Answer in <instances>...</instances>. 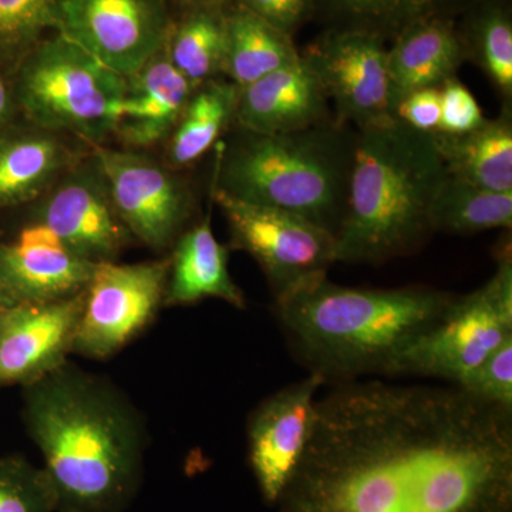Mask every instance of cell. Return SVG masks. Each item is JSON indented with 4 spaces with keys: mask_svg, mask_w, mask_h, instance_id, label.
<instances>
[{
    "mask_svg": "<svg viewBox=\"0 0 512 512\" xmlns=\"http://www.w3.org/2000/svg\"><path fill=\"white\" fill-rule=\"evenodd\" d=\"M279 512H512V409L456 386L335 384Z\"/></svg>",
    "mask_w": 512,
    "mask_h": 512,
    "instance_id": "1",
    "label": "cell"
},
{
    "mask_svg": "<svg viewBox=\"0 0 512 512\" xmlns=\"http://www.w3.org/2000/svg\"><path fill=\"white\" fill-rule=\"evenodd\" d=\"M22 417L56 512H124L136 500L147 426L117 384L67 360L23 387Z\"/></svg>",
    "mask_w": 512,
    "mask_h": 512,
    "instance_id": "2",
    "label": "cell"
},
{
    "mask_svg": "<svg viewBox=\"0 0 512 512\" xmlns=\"http://www.w3.org/2000/svg\"><path fill=\"white\" fill-rule=\"evenodd\" d=\"M457 295L427 288H349L328 276L275 299L293 355L325 383L389 377L394 360L444 315Z\"/></svg>",
    "mask_w": 512,
    "mask_h": 512,
    "instance_id": "3",
    "label": "cell"
},
{
    "mask_svg": "<svg viewBox=\"0 0 512 512\" xmlns=\"http://www.w3.org/2000/svg\"><path fill=\"white\" fill-rule=\"evenodd\" d=\"M356 131L336 262L382 265L416 254L434 234L431 202L447 175L433 133L396 117Z\"/></svg>",
    "mask_w": 512,
    "mask_h": 512,
    "instance_id": "4",
    "label": "cell"
},
{
    "mask_svg": "<svg viewBox=\"0 0 512 512\" xmlns=\"http://www.w3.org/2000/svg\"><path fill=\"white\" fill-rule=\"evenodd\" d=\"M355 128L339 121L281 134L239 130L218 148L212 188L291 212L338 235L348 205Z\"/></svg>",
    "mask_w": 512,
    "mask_h": 512,
    "instance_id": "5",
    "label": "cell"
},
{
    "mask_svg": "<svg viewBox=\"0 0 512 512\" xmlns=\"http://www.w3.org/2000/svg\"><path fill=\"white\" fill-rule=\"evenodd\" d=\"M13 76V100L32 126L93 144L113 134L127 79L67 37H45Z\"/></svg>",
    "mask_w": 512,
    "mask_h": 512,
    "instance_id": "6",
    "label": "cell"
},
{
    "mask_svg": "<svg viewBox=\"0 0 512 512\" xmlns=\"http://www.w3.org/2000/svg\"><path fill=\"white\" fill-rule=\"evenodd\" d=\"M498 249L494 275L477 291L456 296L444 315L397 356L389 377H431L458 386L512 338L510 239Z\"/></svg>",
    "mask_w": 512,
    "mask_h": 512,
    "instance_id": "7",
    "label": "cell"
},
{
    "mask_svg": "<svg viewBox=\"0 0 512 512\" xmlns=\"http://www.w3.org/2000/svg\"><path fill=\"white\" fill-rule=\"evenodd\" d=\"M228 222L231 248L261 266L274 298L323 278L336 262V238L291 212L251 204L211 187Z\"/></svg>",
    "mask_w": 512,
    "mask_h": 512,
    "instance_id": "8",
    "label": "cell"
},
{
    "mask_svg": "<svg viewBox=\"0 0 512 512\" xmlns=\"http://www.w3.org/2000/svg\"><path fill=\"white\" fill-rule=\"evenodd\" d=\"M170 258L96 266L84 292L72 355L90 360L116 356L140 336L164 308Z\"/></svg>",
    "mask_w": 512,
    "mask_h": 512,
    "instance_id": "9",
    "label": "cell"
},
{
    "mask_svg": "<svg viewBox=\"0 0 512 512\" xmlns=\"http://www.w3.org/2000/svg\"><path fill=\"white\" fill-rule=\"evenodd\" d=\"M114 207L134 241L153 251L173 248L194 215V195L173 168L130 148H96Z\"/></svg>",
    "mask_w": 512,
    "mask_h": 512,
    "instance_id": "10",
    "label": "cell"
},
{
    "mask_svg": "<svg viewBox=\"0 0 512 512\" xmlns=\"http://www.w3.org/2000/svg\"><path fill=\"white\" fill-rule=\"evenodd\" d=\"M171 26L165 0H62L56 30L128 79L164 49Z\"/></svg>",
    "mask_w": 512,
    "mask_h": 512,
    "instance_id": "11",
    "label": "cell"
},
{
    "mask_svg": "<svg viewBox=\"0 0 512 512\" xmlns=\"http://www.w3.org/2000/svg\"><path fill=\"white\" fill-rule=\"evenodd\" d=\"M29 222L49 228L93 264L116 262L134 241L114 207L97 158H80L35 201Z\"/></svg>",
    "mask_w": 512,
    "mask_h": 512,
    "instance_id": "12",
    "label": "cell"
},
{
    "mask_svg": "<svg viewBox=\"0 0 512 512\" xmlns=\"http://www.w3.org/2000/svg\"><path fill=\"white\" fill-rule=\"evenodd\" d=\"M303 57L318 74L340 124L363 130L393 119L382 37L363 29L346 30Z\"/></svg>",
    "mask_w": 512,
    "mask_h": 512,
    "instance_id": "13",
    "label": "cell"
},
{
    "mask_svg": "<svg viewBox=\"0 0 512 512\" xmlns=\"http://www.w3.org/2000/svg\"><path fill=\"white\" fill-rule=\"evenodd\" d=\"M323 384L320 377L309 375L269 396L249 416V466L265 503H278L301 460Z\"/></svg>",
    "mask_w": 512,
    "mask_h": 512,
    "instance_id": "14",
    "label": "cell"
},
{
    "mask_svg": "<svg viewBox=\"0 0 512 512\" xmlns=\"http://www.w3.org/2000/svg\"><path fill=\"white\" fill-rule=\"evenodd\" d=\"M84 292L63 301L15 303L3 313L0 387L28 386L69 360L82 318Z\"/></svg>",
    "mask_w": 512,
    "mask_h": 512,
    "instance_id": "15",
    "label": "cell"
},
{
    "mask_svg": "<svg viewBox=\"0 0 512 512\" xmlns=\"http://www.w3.org/2000/svg\"><path fill=\"white\" fill-rule=\"evenodd\" d=\"M96 266L36 222H29L10 241L0 242V289L15 303L74 298L86 291Z\"/></svg>",
    "mask_w": 512,
    "mask_h": 512,
    "instance_id": "16",
    "label": "cell"
},
{
    "mask_svg": "<svg viewBox=\"0 0 512 512\" xmlns=\"http://www.w3.org/2000/svg\"><path fill=\"white\" fill-rule=\"evenodd\" d=\"M336 121L325 87L301 55L239 89L234 126L258 134H281Z\"/></svg>",
    "mask_w": 512,
    "mask_h": 512,
    "instance_id": "17",
    "label": "cell"
},
{
    "mask_svg": "<svg viewBox=\"0 0 512 512\" xmlns=\"http://www.w3.org/2000/svg\"><path fill=\"white\" fill-rule=\"evenodd\" d=\"M194 90L161 50L140 72L128 77L114 136L130 150H144L167 140Z\"/></svg>",
    "mask_w": 512,
    "mask_h": 512,
    "instance_id": "18",
    "label": "cell"
},
{
    "mask_svg": "<svg viewBox=\"0 0 512 512\" xmlns=\"http://www.w3.org/2000/svg\"><path fill=\"white\" fill-rule=\"evenodd\" d=\"M228 248L215 238L211 212L185 229L173 245L165 288L164 308L190 306L220 299L237 309L247 308L244 292L229 274Z\"/></svg>",
    "mask_w": 512,
    "mask_h": 512,
    "instance_id": "19",
    "label": "cell"
},
{
    "mask_svg": "<svg viewBox=\"0 0 512 512\" xmlns=\"http://www.w3.org/2000/svg\"><path fill=\"white\" fill-rule=\"evenodd\" d=\"M464 60L461 36L450 20H424L404 29L392 49L387 50L392 113L407 94L440 87L457 77Z\"/></svg>",
    "mask_w": 512,
    "mask_h": 512,
    "instance_id": "20",
    "label": "cell"
},
{
    "mask_svg": "<svg viewBox=\"0 0 512 512\" xmlns=\"http://www.w3.org/2000/svg\"><path fill=\"white\" fill-rule=\"evenodd\" d=\"M79 160L62 134L6 127L0 133V208L35 202Z\"/></svg>",
    "mask_w": 512,
    "mask_h": 512,
    "instance_id": "21",
    "label": "cell"
},
{
    "mask_svg": "<svg viewBox=\"0 0 512 512\" xmlns=\"http://www.w3.org/2000/svg\"><path fill=\"white\" fill-rule=\"evenodd\" d=\"M433 136L447 175L491 191H512L511 104L476 130L457 136L434 131Z\"/></svg>",
    "mask_w": 512,
    "mask_h": 512,
    "instance_id": "22",
    "label": "cell"
},
{
    "mask_svg": "<svg viewBox=\"0 0 512 512\" xmlns=\"http://www.w3.org/2000/svg\"><path fill=\"white\" fill-rule=\"evenodd\" d=\"M238 96L237 84L222 76L194 90L167 138V161L173 170L197 163L218 143L235 123Z\"/></svg>",
    "mask_w": 512,
    "mask_h": 512,
    "instance_id": "23",
    "label": "cell"
},
{
    "mask_svg": "<svg viewBox=\"0 0 512 512\" xmlns=\"http://www.w3.org/2000/svg\"><path fill=\"white\" fill-rule=\"evenodd\" d=\"M225 29L227 42L222 77L237 84L239 89L301 57L291 36L248 9H237L225 15Z\"/></svg>",
    "mask_w": 512,
    "mask_h": 512,
    "instance_id": "24",
    "label": "cell"
},
{
    "mask_svg": "<svg viewBox=\"0 0 512 512\" xmlns=\"http://www.w3.org/2000/svg\"><path fill=\"white\" fill-rule=\"evenodd\" d=\"M436 232L471 235L512 227V191L497 192L446 175L430 207Z\"/></svg>",
    "mask_w": 512,
    "mask_h": 512,
    "instance_id": "25",
    "label": "cell"
},
{
    "mask_svg": "<svg viewBox=\"0 0 512 512\" xmlns=\"http://www.w3.org/2000/svg\"><path fill=\"white\" fill-rule=\"evenodd\" d=\"M225 42V13L220 8L191 9L178 25L171 26L164 52L175 69L197 89L222 76Z\"/></svg>",
    "mask_w": 512,
    "mask_h": 512,
    "instance_id": "26",
    "label": "cell"
},
{
    "mask_svg": "<svg viewBox=\"0 0 512 512\" xmlns=\"http://www.w3.org/2000/svg\"><path fill=\"white\" fill-rule=\"evenodd\" d=\"M464 53L474 60L503 97L512 101V23L507 10L497 5L481 9L471 23Z\"/></svg>",
    "mask_w": 512,
    "mask_h": 512,
    "instance_id": "27",
    "label": "cell"
},
{
    "mask_svg": "<svg viewBox=\"0 0 512 512\" xmlns=\"http://www.w3.org/2000/svg\"><path fill=\"white\" fill-rule=\"evenodd\" d=\"M62 0H0V70L13 74L23 57L56 29Z\"/></svg>",
    "mask_w": 512,
    "mask_h": 512,
    "instance_id": "28",
    "label": "cell"
},
{
    "mask_svg": "<svg viewBox=\"0 0 512 512\" xmlns=\"http://www.w3.org/2000/svg\"><path fill=\"white\" fill-rule=\"evenodd\" d=\"M466 0H333L356 28L397 37L404 29L430 19H448Z\"/></svg>",
    "mask_w": 512,
    "mask_h": 512,
    "instance_id": "29",
    "label": "cell"
},
{
    "mask_svg": "<svg viewBox=\"0 0 512 512\" xmlns=\"http://www.w3.org/2000/svg\"><path fill=\"white\" fill-rule=\"evenodd\" d=\"M0 512H56L42 467L19 454L0 456Z\"/></svg>",
    "mask_w": 512,
    "mask_h": 512,
    "instance_id": "30",
    "label": "cell"
},
{
    "mask_svg": "<svg viewBox=\"0 0 512 512\" xmlns=\"http://www.w3.org/2000/svg\"><path fill=\"white\" fill-rule=\"evenodd\" d=\"M458 387L485 402L512 409V338L491 353Z\"/></svg>",
    "mask_w": 512,
    "mask_h": 512,
    "instance_id": "31",
    "label": "cell"
},
{
    "mask_svg": "<svg viewBox=\"0 0 512 512\" xmlns=\"http://www.w3.org/2000/svg\"><path fill=\"white\" fill-rule=\"evenodd\" d=\"M440 90V124L437 131L444 134L468 133L484 123L483 110L478 106L476 97L457 77L447 80Z\"/></svg>",
    "mask_w": 512,
    "mask_h": 512,
    "instance_id": "32",
    "label": "cell"
},
{
    "mask_svg": "<svg viewBox=\"0 0 512 512\" xmlns=\"http://www.w3.org/2000/svg\"><path fill=\"white\" fill-rule=\"evenodd\" d=\"M439 87L416 90L407 94L394 107L393 116L406 126L423 133H434L440 124Z\"/></svg>",
    "mask_w": 512,
    "mask_h": 512,
    "instance_id": "33",
    "label": "cell"
},
{
    "mask_svg": "<svg viewBox=\"0 0 512 512\" xmlns=\"http://www.w3.org/2000/svg\"><path fill=\"white\" fill-rule=\"evenodd\" d=\"M242 8L255 13L269 25L291 36L306 19L313 0H241Z\"/></svg>",
    "mask_w": 512,
    "mask_h": 512,
    "instance_id": "34",
    "label": "cell"
},
{
    "mask_svg": "<svg viewBox=\"0 0 512 512\" xmlns=\"http://www.w3.org/2000/svg\"><path fill=\"white\" fill-rule=\"evenodd\" d=\"M5 73L0 70V133L8 127L10 113H12V94L5 82Z\"/></svg>",
    "mask_w": 512,
    "mask_h": 512,
    "instance_id": "35",
    "label": "cell"
},
{
    "mask_svg": "<svg viewBox=\"0 0 512 512\" xmlns=\"http://www.w3.org/2000/svg\"><path fill=\"white\" fill-rule=\"evenodd\" d=\"M184 5L190 6L191 9L198 8H220L224 0H181Z\"/></svg>",
    "mask_w": 512,
    "mask_h": 512,
    "instance_id": "36",
    "label": "cell"
},
{
    "mask_svg": "<svg viewBox=\"0 0 512 512\" xmlns=\"http://www.w3.org/2000/svg\"><path fill=\"white\" fill-rule=\"evenodd\" d=\"M13 305H15V302L0 289V318H2L3 313L8 311L9 308H12Z\"/></svg>",
    "mask_w": 512,
    "mask_h": 512,
    "instance_id": "37",
    "label": "cell"
}]
</instances>
